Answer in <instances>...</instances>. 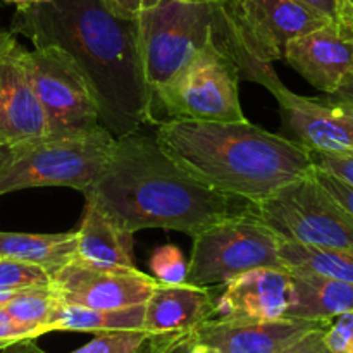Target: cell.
Masks as SVG:
<instances>
[{
	"instance_id": "obj_1",
	"label": "cell",
	"mask_w": 353,
	"mask_h": 353,
	"mask_svg": "<svg viewBox=\"0 0 353 353\" xmlns=\"http://www.w3.org/2000/svg\"><path fill=\"white\" fill-rule=\"evenodd\" d=\"M10 31L30 38L34 48L57 47L74 61L114 138L154 123L137 17L112 12L103 0H48L17 7Z\"/></svg>"
},
{
	"instance_id": "obj_2",
	"label": "cell",
	"mask_w": 353,
	"mask_h": 353,
	"mask_svg": "<svg viewBox=\"0 0 353 353\" xmlns=\"http://www.w3.org/2000/svg\"><path fill=\"white\" fill-rule=\"evenodd\" d=\"M86 202L128 233L162 228L195 236L212 224L255 214V203L217 192L179 168L155 138H116L109 162Z\"/></svg>"
},
{
	"instance_id": "obj_3",
	"label": "cell",
	"mask_w": 353,
	"mask_h": 353,
	"mask_svg": "<svg viewBox=\"0 0 353 353\" xmlns=\"http://www.w3.org/2000/svg\"><path fill=\"white\" fill-rule=\"evenodd\" d=\"M155 140L190 176L217 192L259 203L310 174V150L245 123L164 121Z\"/></svg>"
},
{
	"instance_id": "obj_4",
	"label": "cell",
	"mask_w": 353,
	"mask_h": 353,
	"mask_svg": "<svg viewBox=\"0 0 353 353\" xmlns=\"http://www.w3.org/2000/svg\"><path fill=\"white\" fill-rule=\"evenodd\" d=\"M145 78L150 92L164 85L210 41L224 45L238 57L241 76L268 88L278 76L271 64L247 54L223 2L161 0L137 16Z\"/></svg>"
},
{
	"instance_id": "obj_5",
	"label": "cell",
	"mask_w": 353,
	"mask_h": 353,
	"mask_svg": "<svg viewBox=\"0 0 353 353\" xmlns=\"http://www.w3.org/2000/svg\"><path fill=\"white\" fill-rule=\"evenodd\" d=\"M114 145L116 138L99 126L7 147L0 164V195L37 186H68L85 193L105 169Z\"/></svg>"
},
{
	"instance_id": "obj_6",
	"label": "cell",
	"mask_w": 353,
	"mask_h": 353,
	"mask_svg": "<svg viewBox=\"0 0 353 353\" xmlns=\"http://www.w3.org/2000/svg\"><path fill=\"white\" fill-rule=\"evenodd\" d=\"M241 64L236 55L217 41L196 52L164 85L152 90V117L165 121L245 123L238 95ZM164 123V121H162Z\"/></svg>"
},
{
	"instance_id": "obj_7",
	"label": "cell",
	"mask_w": 353,
	"mask_h": 353,
	"mask_svg": "<svg viewBox=\"0 0 353 353\" xmlns=\"http://www.w3.org/2000/svg\"><path fill=\"white\" fill-rule=\"evenodd\" d=\"M255 216L281 241L317 248H353V217L310 174L255 203Z\"/></svg>"
},
{
	"instance_id": "obj_8",
	"label": "cell",
	"mask_w": 353,
	"mask_h": 353,
	"mask_svg": "<svg viewBox=\"0 0 353 353\" xmlns=\"http://www.w3.org/2000/svg\"><path fill=\"white\" fill-rule=\"evenodd\" d=\"M193 238L186 283L216 288L257 268H285L279 240L255 214L212 224Z\"/></svg>"
},
{
	"instance_id": "obj_9",
	"label": "cell",
	"mask_w": 353,
	"mask_h": 353,
	"mask_svg": "<svg viewBox=\"0 0 353 353\" xmlns=\"http://www.w3.org/2000/svg\"><path fill=\"white\" fill-rule=\"evenodd\" d=\"M26 68L47 119L48 134L86 133L102 126L92 86L71 57L57 47L26 50Z\"/></svg>"
},
{
	"instance_id": "obj_10",
	"label": "cell",
	"mask_w": 353,
	"mask_h": 353,
	"mask_svg": "<svg viewBox=\"0 0 353 353\" xmlns=\"http://www.w3.org/2000/svg\"><path fill=\"white\" fill-rule=\"evenodd\" d=\"M241 47L255 61H283L290 41L331 23L295 0H223Z\"/></svg>"
},
{
	"instance_id": "obj_11",
	"label": "cell",
	"mask_w": 353,
	"mask_h": 353,
	"mask_svg": "<svg viewBox=\"0 0 353 353\" xmlns=\"http://www.w3.org/2000/svg\"><path fill=\"white\" fill-rule=\"evenodd\" d=\"M157 281L138 269H100L72 259L52 274L50 288L65 305L117 310L145 303Z\"/></svg>"
},
{
	"instance_id": "obj_12",
	"label": "cell",
	"mask_w": 353,
	"mask_h": 353,
	"mask_svg": "<svg viewBox=\"0 0 353 353\" xmlns=\"http://www.w3.org/2000/svg\"><path fill=\"white\" fill-rule=\"evenodd\" d=\"M281 107L283 124L292 140L314 154L353 152V103L326 97H302L281 81L269 88Z\"/></svg>"
},
{
	"instance_id": "obj_13",
	"label": "cell",
	"mask_w": 353,
	"mask_h": 353,
	"mask_svg": "<svg viewBox=\"0 0 353 353\" xmlns=\"http://www.w3.org/2000/svg\"><path fill=\"white\" fill-rule=\"evenodd\" d=\"M24 57L16 34L0 30V147L6 148L48 134Z\"/></svg>"
},
{
	"instance_id": "obj_14",
	"label": "cell",
	"mask_w": 353,
	"mask_h": 353,
	"mask_svg": "<svg viewBox=\"0 0 353 353\" xmlns=\"http://www.w3.org/2000/svg\"><path fill=\"white\" fill-rule=\"evenodd\" d=\"M214 295L210 321L285 319L293 302V276L286 268H257L234 276Z\"/></svg>"
},
{
	"instance_id": "obj_15",
	"label": "cell",
	"mask_w": 353,
	"mask_h": 353,
	"mask_svg": "<svg viewBox=\"0 0 353 353\" xmlns=\"http://www.w3.org/2000/svg\"><path fill=\"white\" fill-rule=\"evenodd\" d=\"M283 61L314 88L333 95L353 76V31L324 24L290 41Z\"/></svg>"
},
{
	"instance_id": "obj_16",
	"label": "cell",
	"mask_w": 353,
	"mask_h": 353,
	"mask_svg": "<svg viewBox=\"0 0 353 353\" xmlns=\"http://www.w3.org/2000/svg\"><path fill=\"white\" fill-rule=\"evenodd\" d=\"M327 323L302 319L278 321H205L193 336L214 353H279L305 333Z\"/></svg>"
},
{
	"instance_id": "obj_17",
	"label": "cell",
	"mask_w": 353,
	"mask_h": 353,
	"mask_svg": "<svg viewBox=\"0 0 353 353\" xmlns=\"http://www.w3.org/2000/svg\"><path fill=\"white\" fill-rule=\"evenodd\" d=\"M214 288L157 283L145 302L143 330L152 336L186 333L212 319Z\"/></svg>"
},
{
	"instance_id": "obj_18",
	"label": "cell",
	"mask_w": 353,
	"mask_h": 353,
	"mask_svg": "<svg viewBox=\"0 0 353 353\" xmlns=\"http://www.w3.org/2000/svg\"><path fill=\"white\" fill-rule=\"evenodd\" d=\"M76 259L100 269H137L133 233L123 231L95 205L86 202L78 230Z\"/></svg>"
},
{
	"instance_id": "obj_19",
	"label": "cell",
	"mask_w": 353,
	"mask_h": 353,
	"mask_svg": "<svg viewBox=\"0 0 353 353\" xmlns=\"http://www.w3.org/2000/svg\"><path fill=\"white\" fill-rule=\"evenodd\" d=\"M293 302L288 319L330 323L334 317L353 310V285L314 272L292 271Z\"/></svg>"
},
{
	"instance_id": "obj_20",
	"label": "cell",
	"mask_w": 353,
	"mask_h": 353,
	"mask_svg": "<svg viewBox=\"0 0 353 353\" xmlns=\"http://www.w3.org/2000/svg\"><path fill=\"white\" fill-rule=\"evenodd\" d=\"M78 231L57 234L6 233L0 231V259L37 264L47 269L50 276L57 269L76 259Z\"/></svg>"
},
{
	"instance_id": "obj_21",
	"label": "cell",
	"mask_w": 353,
	"mask_h": 353,
	"mask_svg": "<svg viewBox=\"0 0 353 353\" xmlns=\"http://www.w3.org/2000/svg\"><path fill=\"white\" fill-rule=\"evenodd\" d=\"M145 303L117 310L85 309V307L57 303L48 323L50 331H76V333H103L119 330H143Z\"/></svg>"
},
{
	"instance_id": "obj_22",
	"label": "cell",
	"mask_w": 353,
	"mask_h": 353,
	"mask_svg": "<svg viewBox=\"0 0 353 353\" xmlns=\"http://www.w3.org/2000/svg\"><path fill=\"white\" fill-rule=\"evenodd\" d=\"M279 259L290 271L314 272L353 285V248H317L281 241Z\"/></svg>"
},
{
	"instance_id": "obj_23",
	"label": "cell",
	"mask_w": 353,
	"mask_h": 353,
	"mask_svg": "<svg viewBox=\"0 0 353 353\" xmlns=\"http://www.w3.org/2000/svg\"><path fill=\"white\" fill-rule=\"evenodd\" d=\"M57 303L59 299L50 286H37V288L17 292L3 305V309L10 314L12 319L31 327L38 336H41L48 333V323Z\"/></svg>"
},
{
	"instance_id": "obj_24",
	"label": "cell",
	"mask_w": 353,
	"mask_h": 353,
	"mask_svg": "<svg viewBox=\"0 0 353 353\" xmlns=\"http://www.w3.org/2000/svg\"><path fill=\"white\" fill-rule=\"evenodd\" d=\"M150 334L145 330H119L95 333L92 341L69 353H145Z\"/></svg>"
},
{
	"instance_id": "obj_25",
	"label": "cell",
	"mask_w": 353,
	"mask_h": 353,
	"mask_svg": "<svg viewBox=\"0 0 353 353\" xmlns=\"http://www.w3.org/2000/svg\"><path fill=\"white\" fill-rule=\"evenodd\" d=\"M52 276L45 268L14 259H0V292H23L50 286Z\"/></svg>"
},
{
	"instance_id": "obj_26",
	"label": "cell",
	"mask_w": 353,
	"mask_h": 353,
	"mask_svg": "<svg viewBox=\"0 0 353 353\" xmlns=\"http://www.w3.org/2000/svg\"><path fill=\"white\" fill-rule=\"evenodd\" d=\"M150 269L155 281L162 285H181L186 283L188 262L185 255L174 245H162L150 255Z\"/></svg>"
},
{
	"instance_id": "obj_27",
	"label": "cell",
	"mask_w": 353,
	"mask_h": 353,
	"mask_svg": "<svg viewBox=\"0 0 353 353\" xmlns=\"http://www.w3.org/2000/svg\"><path fill=\"white\" fill-rule=\"evenodd\" d=\"M147 353H214L207 347H203L195 336L193 330L186 333L162 334V336H152Z\"/></svg>"
},
{
	"instance_id": "obj_28",
	"label": "cell",
	"mask_w": 353,
	"mask_h": 353,
	"mask_svg": "<svg viewBox=\"0 0 353 353\" xmlns=\"http://www.w3.org/2000/svg\"><path fill=\"white\" fill-rule=\"evenodd\" d=\"M324 341L331 353H353V310L327 323L324 327Z\"/></svg>"
},
{
	"instance_id": "obj_29",
	"label": "cell",
	"mask_w": 353,
	"mask_h": 353,
	"mask_svg": "<svg viewBox=\"0 0 353 353\" xmlns=\"http://www.w3.org/2000/svg\"><path fill=\"white\" fill-rule=\"evenodd\" d=\"M314 165L336 176L341 181L353 186V152L348 154H314Z\"/></svg>"
},
{
	"instance_id": "obj_30",
	"label": "cell",
	"mask_w": 353,
	"mask_h": 353,
	"mask_svg": "<svg viewBox=\"0 0 353 353\" xmlns=\"http://www.w3.org/2000/svg\"><path fill=\"white\" fill-rule=\"evenodd\" d=\"M314 176H316V179L319 181V185L336 200L338 205H340L341 209L347 210V212L353 217V186L341 181V179L330 174V172L323 171V169H319L317 165H314Z\"/></svg>"
},
{
	"instance_id": "obj_31",
	"label": "cell",
	"mask_w": 353,
	"mask_h": 353,
	"mask_svg": "<svg viewBox=\"0 0 353 353\" xmlns=\"http://www.w3.org/2000/svg\"><path fill=\"white\" fill-rule=\"evenodd\" d=\"M38 334L31 327L17 323L16 319L10 317V314L0 307V341L6 343H16L23 340H37Z\"/></svg>"
},
{
	"instance_id": "obj_32",
	"label": "cell",
	"mask_w": 353,
	"mask_h": 353,
	"mask_svg": "<svg viewBox=\"0 0 353 353\" xmlns=\"http://www.w3.org/2000/svg\"><path fill=\"white\" fill-rule=\"evenodd\" d=\"M326 326L310 330L309 333L300 336L299 340L283 348L279 353H331L330 348L326 347V341H324V327Z\"/></svg>"
},
{
	"instance_id": "obj_33",
	"label": "cell",
	"mask_w": 353,
	"mask_h": 353,
	"mask_svg": "<svg viewBox=\"0 0 353 353\" xmlns=\"http://www.w3.org/2000/svg\"><path fill=\"white\" fill-rule=\"evenodd\" d=\"M295 2L316 10L321 16L330 19L331 23L340 24V7H338V0H295Z\"/></svg>"
},
{
	"instance_id": "obj_34",
	"label": "cell",
	"mask_w": 353,
	"mask_h": 353,
	"mask_svg": "<svg viewBox=\"0 0 353 353\" xmlns=\"http://www.w3.org/2000/svg\"><path fill=\"white\" fill-rule=\"evenodd\" d=\"M112 12L123 17H137L143 9V0H103Z\"/></svg>"
},
{
	"instance_id": "obj_35",
	"label": "cell",
	"mask_w": 353,
	"mask_h": 353,
	"mask_svg": "<svg viewBox=\"0 0 353 353\" xmlns=\"http://www.w3.org/2000/svg\"><path fill=\"white\" fill-rule=\"evenodd\" d=\"M340 7V26L353 31V0H338Z\"/></svg>"
},
{
	"instance_id": "obj_36",
	"label": "cell",
	"mask_w": 353,
	"mask_h": 353,
	"mask_svg": "<svg viewBox=\"0 0 353 353\" xmlns=\"http://www.w3.org/2000/svg\"><path fill=\"white\" fill-rule=\"evenodd\" d=\"M2 353H45V352L40 350V348L34 345V340H23L6 347L2 350Z\"/></svg>"
},
{
	"instance_id": "obj_37",
	"label": "cell",
	"mask_w": 353,
	"mask_h": 353,
	"mask_svg": "<svg viewBox=\"0 0 353 353\" xmlns=\"http://www.w3.org/2000/svg\"><path fill=\"white\" fill-rule=\"evenodd\" d=\"M333 97H336V99L340 100H345V102L353 103V76L343 83V86H341L336 93H333Z\"/></svg>"
},
{
	"instance_id": "obj_38",
	"label": "cell",
	"mask_w": 353,
	"mask_h": 353,
	"mask_svg": "<svg viewBox=\"0 0 353 353\" xmlns=\"http://www.w3.org/2000/svg\"><path fill=\"white\" fill-rule=\"evenodd\" d=\"M157 2H161V0H143V9H147V7H152L155 6ZM186 2H223V0H186Z\"/></svg>"
},
{
	"instance_id": "obj_39",
	"label": "cell",
	"mask_w": 353,
	"mask_h": 353,
	"mask_svg": "<svg viewBox=\"0 0 353 353\" xmlns=\"http://www.w3.org/2000/svg\"><path fill=\"white\" fill-rule=\"evenodd\" d=\"M43 2H48V0H10V3H14L16 7L33 6V3H43Z\"/></svg>"
},
{
	"instance_id": "obj_40",
	"label": "cell",
	"mask_w": 353,
	"mask_h": 353,
	"mask_svg": "<svg viewBox=\"0 0 353 353\" xmlns=\"http://www.w3.org/2000/svg\"><path fill=\"white\" fill-rule=\"evenodd\" d=\"M17 292H0V307L6 305L7 302H9L10 299H12L14 295H16Z\"/></svg>"
},
{
	"instance_id": "obj_41",
	"label": "cell",
	"mask_w": 353,
	"mask_h": 353,
	"mask_svg": "<svg viewBox=\"0 0 353 353\" xmlns=\"http://www.w3.org/2000/svg\"><path fill=\"white\" fill-rule=\"evenodd\" d=\"M3 154H6V147H0V164L3 161Z\"/></svg>"
},
{
	"instance_id": "obj_42",
	"label": "cell",
	"mask_w": 353,
	"mask_h": 353,
	"mask_svg": "<svg viewBox=\"0 0 353 353\" xmlns=\"http://www.w3.org/2000/svg\"><path fill=\"white\" fill-rule=\"evenodd\" d=\"M9 345H12V343H6V341H0V352H2L6 347H9Z\"/></svg>"
},
{
	"instance_id": "obj_43",
	"label": "cell",
	"mask_w": 353,
	"mask_h": 353,
	"mask_svg": "<svg viewBox=\"0 0 353 353\" xmlns=\"http://www.w3.org/2000/svg\"><path fill=\"white\" fill-rule=\"evenodd\" d=\"M2 2H3V3H10V0H2Z\"/></svg>"
},
{
	"instance_id": "obj_44",
	"label": "cell",
	"mask_w": 353,
	"mask_h": 353,
	"mask_svg": "<svg viewBox=\"0 0 353 353\" xmlns=\"http://www.w3.org/2000/svg\"><path fill=\"white\" fill-rule=\"evenodd\" d=\"M148 345H150V343H148ZM147 352H148V348H147ZM147 352H145V353H147Z\"/></svg>"
}]
</instances>
